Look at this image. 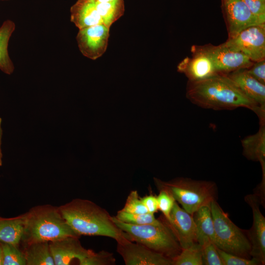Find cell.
<instances>
[{
  "mask_svg": "<svg viewBox=\"0 0 265 265\" xmlns=\"http://www.w3.org/2000/svg\"><path fill=\"white\" fill-rule=\"evenodd\" d=\"M186 98L193 104L207 109H234L245 107L258 115L260 122H265V108L246 97L225 74L188 81Z\"/></svg>",
  "mask_w": 265,
  "mask_h": 265,
  "instance_id": "obj_1",
  "label": "cell"
},
{
  "mask_svg": "<svg viewBox=\"0 0 265 265\" xmlns=\"http://www.w3.org/2000/svg\"><path fill=\"white\" fill-rule=\"evenodd\" d=\"M58 208L67 223L80 237H107L117 243L129 240L127 234L115 225L112 216L90 200L75 199Z\"/></svg>",
  "mask_w": 265,
  "mask_h": 265,
  "instance_id": "obj_2",
  "label": "cell"
},
{
  "mask_svg": "<svg viewBox=\"0 0 265 265\" xmlns=\"http://www.w3.org/2000/svg\"><path fill=\"white\" fill-rule=\"evenodd\" d=\"M26 222L21 243L52 241L68 237H79L62 215L59 208L39 205L25 213Z\"/></svg>",
  "mask_w": 265,
  "mask_h": 265,
  "instance_id": "obj_3",
  "label": "cell"
},
{
  "mask_svg": "<svg viewBox=\"0 0 265 265\" xmlns=\"http://www.w3.org/2000/svg\"><path fill=\"white\" fill-rule=\"evenodd\" d=\"M154 180L159 190L169 193L183 209L191 215L202 206L210 205L217 197L216 185L212 181L183 177L168 181L157 178H154Z\"/></svg>",
  "mask_w": 265,
  "mask_h": 265,
  "instance_id": "obj_4",
  "label": "cell"
},
{
  "mask_svg": "<svg viewBox=\"0 0 265 265\" xmlns=\"http://www.w3.org/2000/svg\"><path fill=\"white\" fill-rule=\"evenodd\" d=\"M112 219L115 225L126 233L130 240L173 260L182 248L172 230L162 218L159 224L136 225L123 222L115 216Z\"/></svg>",
  "mask_w": 265,
  "mask_h": 265,
  "instance_id": "obj_5",
  "label": "cell"
},
{
  "mask_svg": "<svg viewBox=\"0 0 265 265\" xmlns=\"http://www.w3.org/2000/svg\"><path fill=\"white\" fill-rule=\"evenodd\" d=\"M215 232V244L218 248L235 255L248 258L251 245L247 234L230 219L217 202L210 204Z\"/></svg>",
  "mask_w": 265,
  "mask_h": 265,
  "instance_id": "obj_6",
  "label": "cell"
},
{
  "mask_svg": "<svg viewBox=\"0 0 265 265\" xmlns=\"http://www.w3.org/2000/svg\"><path fill=\"white\" fill-rule=\"evenodd\" d=\"M239 52L252 62L265 59V24L248 27L222 44Z\"/></svg>",
  "mask_w": 265,
  "mask_h": 265,
  "instance_id": "obj_7",
  "label": "cell"
},
{
  "mask_svg": "<svg viewBox=\"0 0 265 265\" xmlns=\"http://www.w3.org/2000/svg\"><path fill=\"white\" fill-rule=\"evenodd\" d=\"M221 4L228 39L248 27L265 24V20L251 12L243 0H221Z\"/></svg>",
  "mask_w": 265,
  "mask_h": 265,
  "instance_id": "obj_8",
  "label": "cell"
},
{
  "mask_svg": "<svg viewBox=\"0 0 265 265\" xmlns=\"http://www.w3.org/2000/svg\"><path fill=\"white\" fill-rule=\"evenodd\" d=\"M211 58L218 74L226 75L231 72L249 67L253 63L242 53L232 50L222 44L198 46Z\"/></svg>",
  "mask_w": 265,
  "mask_h": 265,
  "instance_id": "obj_9",
  "label": "cell"
},
{
  "mask_svg": "<svg viewBox=\"0 0 265 265\" xmlns=\"http://www.w3.org/2000/svg\"><path fill=\"white\" fill-rule=\"evenodd\" d=\"M109 29L101 24L79 29L76 40L82 55L93 60L101 57L107 49Z\"/></svg>",
  "mask_w": 265,
  "mask_h": 265,
  "instance_id": "obj_10",
  "label": "cell"
},
{
  "mask_svg": "<svg viewBox=\"0 0 265 265\" xmlns=\"http://www.w3.org/2000/svg\"><path fill=\"white\" fill-rule=\"evenodd\" d=\"M117 251L126 265H173L172 259L129 240L117 243Z\"/></svg>",
  "mask_w": 265,
  "mask_h": 265,
  "instance_id": "obj_11",
  "label": "cell"
},
{
  "mask_svg": "<svg viewBox=\"0 0 265 265\" xmlns=\"http://www.w3.org/2000/svg\"><path fill=\"white\" fill-rule=\"evenodd\" d=\"M244 200L250 207L253 214L251 228L246 232L251 245L250 256L265 263V218L262 213L260 201L254 193L248 194Z\"/></svg>",
  "mask_w": 265,
  "mask_h": 265,
  "instance_id": "obj_12",
  "label": "cell"
},
{
  "mask_svg": "<svg viewBox=\"0 0 265 265\" xmlns=\"http://www.w3.org/2000/svg\"><path fill=\"white\" fill-rule=\"evenodd\" d=\"M163 219L168 225L182 249L197 242V231L192 215L181 207L176 201L170 213V219Z\"/></svg>",
  "mask_w": 265,
  "mask_h": 265,
  "instance_id": "obj_13",
  "label": "cell"
},
{
  "mask_svg": "<svg viewBox=\"0 0 265 265\" xmlns=\"http://www.w3.org/2000/svg\"><path fill=\"white\" fill-rule=\"evenodd\" d=\"M192 57H186L177 66L178 72L184 74L189 81L204 80L217 74L210 57L198 46H192Z\"/></svg>",
  "mask_w": 265,
  "mask_h": 265,
  "instance_id": "obj_14",
  "label": "cell"
},
{
  "mask_svg": "<svg viewBox=\"0 0 265 265\" xmlns=\"http://www.w3.org/2000/svg\"><path fill=\"white\" fill-rule=\"evenodd\" d=\"M79 237H68L49 242L55 265H68L77 259L79 264L92 251L83 247Z\"/></svg>",
  "mask_w": 265,
  "mask_h": 265,
  "instance_id": "obj_15",
  "label": "cell"
},
{
  "mask_svg": "<svg viewBox=\"0 0 265 265\" xmlns=\"http://www.w3.org/2000/svg\"><path fill=\"white\" fill-rule=\"evenodd\" d=\"M258 132L241 140L243 154L248 159L259 161L262 169V180L255 193L262 200L265 199V123H260Z\"/></svg>",
  "mask_w": 265,
  "mask_h": 265,
  "instance_id": "obj_16",
  "label": "cell"
},
{
  "mask_svg": "<svg viewBox=\"0 0 265 265\" xmlns=\"http://www.w3.org/2000/svg\"><path fill=\"white\" fill-rule=\"evenodd\" d=\"M226 76L246 97L265 108V84L251 77L245 69L231 72Z\"/></svg>",
  "mask_w": 265,
  "mask_h": 265,
  "instance_id": "obj_17",
  "label": "cell"
},
{
  "mask_svg": "<svg viewBox=\"0 0 265 265\" xmlns=\"http://www.w3.org/2000/svg\"><path fill=\"white\" fill-rule=\"evenodd\" d=\"M70 21L79 29L103 24L95 0H78L70 8Z\"/></svg>",
  "mask_w": 265,
  "mask_h": 265,
  "instance_id": "obj_18",
  "label": "cell"
},
{
  "mask_svg": "<svg viewBox=\"0 0 265 265\" xmlns=\"http://www.w3.org/2000/svg\"><path fill=\"white\" fill-rule=\"evenodd\" d=\"M25 222V213L12 218L0 216V241L19 245L24 235Z\"/></svg>",
  "mask_w": 265,
  "mask_h": 265,
  "instance_id": "obj_19",
  "label": "cell"
},
{
  "mask_svg": "<svg viewBox=\"0 0 265 265\" xmlns=\"http://www.w3.org/2000/svg\"><path fill=\"white\" fill-rule=\"evenodd\" d=\"M192 216L197 231V242L200 245L209 241L215 244L214 223L210 205L202 206Z\"/></svg>",
  "mask_w": 265,
  "mask_h": 265,
  "instance_id": "obj_20",
  "label": "cell"
},
{
  "mask_svg": "<svg viewBox=\"0 0 265 265\" xmlns=\"http://www.w3.org/2000/svg\"><path fill=\"white\" fill-rule=\"evenodd\" d=\"M24 246L26 265H55L49 242H34Z\"/></svg>",
  "mask_w": 265,
  "mask_h": 265,
  "instance_id": "obj_21",
  "label": "cell"
},
{
  "mask_svg": "<svg viewBox=\"0 0 265 265\" xmlns=\"http://www.w3.org/2000/svg\"><path fill=\"white\" fill-rule=\"evenodd\" d=\"M16 28L12 20H7L0 26V70L4 73L10 75L14 71V65L8 51L9 40Z\"/></svg>",
  "mask_w": 265,
  "mask_h": 265,
  "instance_id": "obj_22",
  "label": "cell"
},
{
  "mask_svg": "<svg viewBox=\"0 0 265 265\" xmlns=\"http://www.w3.org/2000/svg\"><path fill=\"white\" fill-rule=\"evenodd\" d=\"M96 6L104 25L109 27L125 12L124 0H111L97 2Z\"/></svg>",
  "mask_w": 265,
  "mask_h": 265,
  "instance_id": "obj_23",
  "label": "cell"
},
{
  "mask_svg": "<svg viewBox=\"0 0 265 265\" xmlns=\"http://www.w3.org/2000/svg\"><path fill=\"white\" fill-rule=\"evenodd\" d=\"M173 260V265H203L202 246L195 242L183 248Z\"/></svg>",
  "mask_w": 265,
  "mask_h": 265,
  "instance_id": "obj_24",
  "label": "cell"
},
{
  "mask_svg": "<svg viewBox=\"0 0 265 265\" xmlns=\"http://www.w3.org/2000/svg\"><path fill=\"white\" fill-rule=\"evenodd\" d=\"M115 217L120 221L130 224L142 225L146 224H159L160 219L156 218L154 213H134L125 212L120 210Z\"/></svg>",
  "mask_w": 265,
  "mask_h": 265,
  "instance_id": "obj_25",
  "label": "cell"
},
{
  "mask_svg": "<svg viewBox=\"0 0 265 265\" xmlns=\"http://www.w3.org/2000/svg\"><path fill=\"white\" fill-rule=\"evenodd\" d=\"M1 245L3 265H26L24 253L19 249V245L1 242Z\"/></svg>",
  "mask_w": 265,
  "mask_h": 265,
  "instance_id": "obj_26",
  "label": "cell"
},
{
  "mask_svg": "<svg viewBox=\"0 0 265 265\" xmlns=\"http://www.w3.org/2000/svg\"><path fill=\"white\" fill-rule=\"evenodd\" d=\"M115 264V259L113 254L106 251L92 252L80 264V265H112Z\"/></svg>",
  "mask_w": 265,
  "mask_h": 265,
  "instance_id": "obj_27",
  "label": "cell"
},
{
  "mask_svg": "<svg viewBox=\"0 0 265 265\" xmlns=\"http://www.w3.org/2000/svg\"><path fill=\"white\" fill-rule=\"evenodd\" d=\"M202 246L203 265H223L215 244L211 241L204 243Z\"/></svg>",
  "mask_w": 265,
  "mask_h": 265,
  "instance_id": "obj_28",
  "label": "cell"
},
{
  "mask_svg": "<svg viewBox=\"0 0 265 265\" xmlns=\"http://www.w3.org/2000/svg\"><path fill=\"white\" fill-rule=\"evenodd\" d=\"M223 265H261L262 262L254 258L248 259L225 252L217 247Z\"/></svg>",
  "mask_w": 265,
  "mask_h": 265,
  "instance_id": "obj_29",
  "label": "cell"
},
{
  "mask_svg": "<svg viewBox=\"0 0 265 265\" xmlns=\"http://www.w3.org/2000/svg\"><path fill=\"white\" fill-rule=\"evenodd\" d=\"M122 211L134 213H145L148 212L146 208L142 202L137 190L131 191L128 195Z\"/></svg>",
  "mask_w": 265,
  "mask_h": 265,
  "instance_id": "obj_30",
  "label": "cell"
},
{
  "mask_svg": "<svg viewBox=\"0 0 265 265\" xmlns=\"http://www.w3.org/2000/svg\"><path fill=\"white\" fill-rule=\"evenodd\" d=\"M157 198L159 210L162 213L164 218L167 221L169 220L171 212L176 201L169 193L163 190H159V194Z\"/></svg>",
  "mask_w": 265,
  "mask_h": 265,
  "instance_id": "obj_31",
  "label": "cell"
},
{
  "mask_svg": "<svg viewBox=\"0 0 265 265\" xmlns=\"http://www.w3.org/2000/svg\"><path fill=\"white\" fill-rule=\"evenodd\" d=\"M245 70L251 77L265 84V59L253 62Z\"/></svg>",
  "mask_w": 265,
  "mask_h": 265,
  "instance_id": "obj_32",
  "label": "cell"
},
{
  "mask_svg": "<svg viewBox=\"0 0 265 265\" xmlns=\"http://www.w3.org/2000/svg\"><path fill=\"white\" fill-rule=\"evenodd\" d=\"M243 1L254 16L265 20V0H243Z\"/></svg>",
  "mask_w": 265,
  "mask_h": 265,
  "instance_id": "obj_33",
  "label": "cell"
},
{
  "mask_svg": "<svg viewBox=\"0 0 265 265\" xmlns=\"http://www.w3.org/2000/svg\"><path fill=\"white\" fill-rule=\"evenodd\" d=\"M140 199L146 208L148 212L155 213L158 211L159 208L157 196L150 194L140 198Z\"/></svg>",
  "mask_w": 265,
  "mask_h": 265,
  "instance_id": "obj_34",
  "label": "cell"
},
{
  "mask_svg": "<svg viewBox=\"0 0 265 265\" xmlns=\"http://www.w3.org/2000/svg\"><path fill=\"white\" fill-rule=\"evenodd\" d=\"M2 125V118L0 117V166H1L2 164V154L1 149V139H2V129L1 127Z\"/></svg>",
  "mask_w": 265,
  "mask_h": 265,
  "instance_id": "obj_35",
  "label": "cell"
},
{
  "mask_svg": "<svg viewBox=\"0 0 265 265\" xmlns=\"http://www.w3.org/2000/svg\"><path fill=\"white\" fill-rule=\"evenodd\" d=\"M0 265H3L2 252L1 243H0Z\"/></svg>",
  "mask_w": 265,
  "mask_h": 265,
  "instance_id": "obj_36",
  "label": "cell"
},
{
  "mask_svg": "<svg viewBox=\"0 0 265 265\" xmlns=\"http://www.w3.org/2000/svg\"><path fill=\"white\" fill-rule=\"evenodd\" d=\"M111 0H95V1L97 2H106L108 1Z\"/></svg>",
  "mask_w": 265,
  "mask_h": 265,
  "instance_id": "obj_37",
  "label": "cell"
},
{
  "mask_svg": "<svg viewBox=\"0 0 265 265\" xmlns=\"http://www.w3.org/2000/svg\"><path fill=\"white\" fill-rule=\"evenodd\" d=\"M0 0L4 1V0Z\"/></svg>",
  "mask_w": 265,
  "mask_h": 265,
  "instance_id": "obj_38",
  "label": "cell"
}]
</instances>
